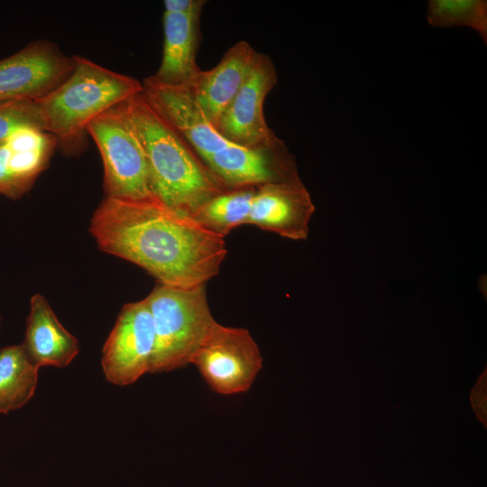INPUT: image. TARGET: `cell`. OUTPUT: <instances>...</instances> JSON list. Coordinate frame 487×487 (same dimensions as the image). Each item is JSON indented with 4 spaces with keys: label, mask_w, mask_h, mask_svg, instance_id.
<instances>
[{
    "label": "cell",
    "mask_w": 487,
    "mask_h": 487,
    "mask_svg": "<svg viewBox=\"0 0 487 487\" xmlns=\"http://www.w3.org/2000/svg\"><path fill=\"white\" fill-rule=\"evenodd\" d=\"M142 86L150 106L204 161L230 143L207 119L188 86L164 85L151 76Z\"/></svg>",
    "instance_id": "10"
},
{
    "label": "cell",
    "mask_w": 487,
    "mask_h": 487,
    "mask_svg": "<svg viewBox=\"0 0 487 487\" xmlns=\"http://www.w3.org/2000/svg\"><path fill=\"white\" fill-rule=\"evenodd\" d=\"M276 82L271 60L259 53L248 78L221 115L217 132L229 142L244 147L271 150L282 146L263 113L265 98Z\"/></svg>",
    "instance_id": "8"
},
{
    "label": "cell",
    "mask_w": 487,
    "mask_h": 487,
    "mask_svg": "<svg viewBox=\"0 0 487 487\" xmlns=\"http://www.w3.org/2000/svg\"><path fill=\"white\" fill-rule=\"evenodd\" d=\"M190 363L214 392L234 395L251 388L262 367V357L247 329L217 323Z\"/></svg>",
    "instance_id": "6"
},
{
    "label": "cell",
    "mask_w": 487,
    "mask_h": 487,
    "mask_svg": "<svg viewBox=\"0 0 487 487\" xmlns=\"http://www.w3.org/2000/svg\"><path fill=\"white\" fill-rule=\"evenodd\" d=\"M69 76L37 99L44 131L67 154L80 152L87 128L98 115L142 92V82L74 55Z\"/></svg>",
    "instance_id": "3"
},
{
    "label": "cell",
    "mask_w": 487,
    "mask_h": 487,
    "mask_svg": "<svg viewBox=\"0 0 487 487\" xmlns=\"http://www.w3.org/2000/svg\"><path fill=\"white\" fill-rule=\"evenodd\" d=\"M38 371L23 345L0 348V413L18 409L32 398Z\"/></svg>",
    "instance_id": "16"
},
{
    "label": "cell",
    "mask_w": 487,
    "mask_h": 487,
    "mask_svg": "<svg viewBox=\"0 0 487 487\" xmlns=\"http://www.w3.org/2000/svg\"><path fill=\"white\" fill-rule=\"evenodd\" d=\"M205 164L228 188L299 179L294 161L284 145L270 150L230 142L210 155Z\"/></svg>",
    "instance_id": "11"
},
{
    "label": "cell",
    "mask_w": 487,
    "mask_h": 487,
    "mask_svg": "<svg viewBox=\"0 0 487 487\" xmlns=\"http://www.w3.org/2000/svg\"><path fill=\"white\" fill-rule=\"evenodd\" d=\"M146 159L154 198L189 216L229 189L150 106L142 92L120 104Z\"/></svg>",
    "instance_id": "2"
},
{
    "label": "cell",
    "mask_w": 487,
    "mask_h": 487,
    "mask_svg": "<svg viewBox=\"0 0 487 487\" xmlns=\"http://www.w3.org/2000/svg\"><path fill=\"white\" fill-rule=\"evenodd\" d=\"M486 369L478 378L475 385L473 387L470 394V400L473 409L478 420L486 427Z\"/></svg>",
    "instance_id": "20"
},
{
    "label": "cell",
    "mask_w": 487,
    "mask_h": 487,
    "mask_svg": "<svg viewBox=\"0 0 487 487\" xmlns=\"http://www.w3.org/2000/svg\"><path fill=\"white\" fill-rule=\"evenodd\" d=\"M22 127L44 131L37 100L17 99L1 102L0 145L5 143L14 131Z\"/></svg>",
    "instance_id": "19"
},
{
    "label": "cell",
    "mask_w": 487,
    "mask_h": 487,
    "mask_svg": "<svg viewBox=\"0 0 487 487\" xmlns=\"http://www.w3.org/2000/svg\"><path fill=\"white\" fill-rule=\"evenodd\" d=\"M434 27L467 26L487 42V2L483 0H430L426 14Z\"/></svg>",
    "instance_id": "18"
},
{
    "label": "cell",
    "mask_w": 487,
    "mask_h": 487,
    "mask_svg": "<svg viewBox=\"0 0 487 487\" xmlns=\"http://www.w3.org/2000/svg\"><path fill=\"white\" fill-rule=\"evenodd\" d=\"M314 211L300 179L269 182L256 187L247 224L289 239L303 240L308 237Z\"/></svg>",
    "instance_id": "12"
},
{
    "label": "cell",
    "mask_w": 487,
    "mask_h": 487,
    "mask_svg": "<svg viewBox=\"0 0 487 487\" xmlns=\"http://www.w3.org/2000/svg\"><path fill=\"white\" fill-rule=\"evenodd\" d=\"M9 156V150L7 146L3 143L0 145V194L11 199L20 198L14 184L9 175L7 170V160Z\"/></svg>",
    "instance_id": "21"
},
{
    "label": "cell",
    "mask_w": 487,
    "mask_h": 487,
    "mask_svg": "<svg viewBox=\"0 0 487 487\" xmlns=\"http://www.w3.org/2000/svg\"><path fill=\"white\" fill-rule=\"evenodd\" d=\"M87 133L93 138L102 158L106 198H154L149 187L143 150L120 104L95 118Z\"/></svg>",
    "instance_id": "5"
},
{
    "label": "cell",
    "mask_w": 487,
    "mask_h": 487,
    "mask_svg": "<svg viewBox=\"0 0 487 487\" xmlns=\"http://www.w3.org/2000/svg\"><path fill=\"white\" fill-rule=\"evenodd\" d=\"M26 324L22 345L39 368L66 367L79 353L78 339L61 325L42 295L32 297Z\"/></svg>",
    "instance_id": "15"
},
{
    "label": "cell",
    "mask_w": 487,
    "mask_h": 487,
    "mask_svg": "<svg viewBox=\"0 0 487 487\" xmlns=\"http://www.w3.org/2000/svg\"><path fill=\"white\" fill-rule=\"evenodd\" d=\"M202 10L163 13V50L159 69L151 77L169 86H188L201 71L196 55Z\"/></svg>",
    "instance_id": "14"
},
{
    "label": "cell",
    "mask_w": 487,
    "mask_h": 487,
    "mask_svg": "<svg viewBox=\"0 0 487 487\" xmlns=\"http://www.w3.org/2000/svg\"><path fill=\"white\" fill-rule=\"evenodd\" d=\"M155 333L145 299L125 304L102 351L106 379L118 386L134 383L150 372Z\"/></svg>",
    "instance_id": "7"
},
{
    "label": "cell",
    "mask_w": 487,
    "mask_h": 487,
    "mask_svg": "<svg viewBox=\"0 0 487 487\" xmlns=\"http://www.w3.org/2000/svg\"><path fill=\"white\" fill-rule=\"evenodd\" d=\"M206 1L202 0H165L164 12L172 14H187L202 10Z\"/></svg>",
    "instance_id": "22"
},
{
    "label": "cell",
    "mask_w": 487,
    "mask_h": 487,
    "mask_svg": "<svg viewBox=\"0 0 487 487\" xmlns=\"http://www.w3.org/2000/svg\"><path fill=\"white\" fill-rule=\"evenodd\" d=\"M256 187L226 189L205 202L191 217L224 238L234 228L247 224Z\"/></svg>",
    "instance_id": "17"
},
{
    "label": "cell",
    "mask_w": 487,
    "mask_h": 487,
    "mask_svg": "<svg viewBox=\"0 0 487 487\" xmlns=\"http://www.w3.org/2000/svg\"><path fill=\"white\" fill-rule=\"evenodd\" d=\"M89 231L100 250L170 286L206 284L219 272L227 253L224 238L156 198L106 197L91 217Z\"/></svg>",
    "instance_id": "1"
},
{
    "label": "cell",
    "mask_w": 487,
    "mask_h": 487,
    "mask_svg": "<svg viewBox=\"0 0 487 487\" xmlns=\"http://www.w3.org/2000/svg\"><path fill=\"white\" fill-rule=\"evenodd\" d=\"M73 67V56L66 55L54 42L31 41L0 60V103L37 100L61 84Z\"/></svg>",
    "instance_id": "9"
},
{
    "label": "cell",
    "mask_w": 487,
    "mask_h": 487,
    "mask_svg": "<svg viewBox=\"0 0 487 487\" xmlns=\"http://www.w3.org/2000/svg\"><path fill=\"white\" fill-rule=\"evenodd\" d=\"M259 53L245 41H239L209 70H201L188 85L207 119L216 128L224 111L252 72Z\"/></svg>",
    "instance_id": "13"
},
{
    "label": "cell",
    "mask_w": 487,
    "mask_h": 487,
    "mask_svg": "<svg viewBox=\"0 0 487 487\" xmlns=\"http://www.w3.org/2000/svg\"><path fill=\"white\" fill-rule=\"evenodd\" d=\"M145 299L155 333L150 373L189 364L217 325L208 306L206 284L177 287L158 283Z\"/></svg>",
    "instance_id": "4"
}]
</instances>
